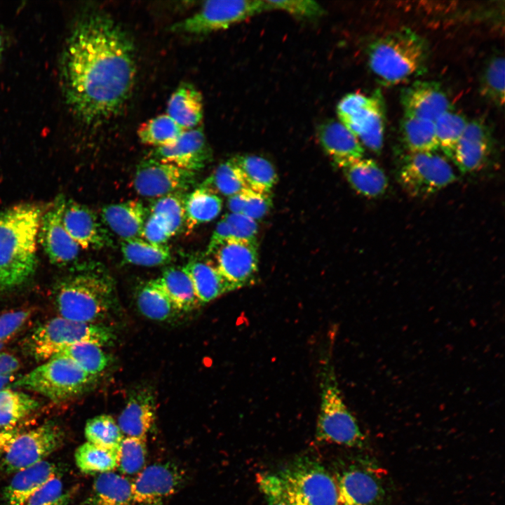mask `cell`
Listing matches in <instances>:
<instances>
[{
  "mask_svg": "<svg viewBox=\"0 0 505 505\" xmlns=\"http://www.w3.org/2000/svg\"><path fill=\"white\" fill-rule=\"evenodd\" d=\"M317 137L338 168L363 156L362 144L340 121L330 120L321 123L317 128Z\"/></svg>",
  "mask_w": 505,
  "mask_h": 505,
  "instance_id": "603a6c76",
  "label": "cell"
},
{
  "mask_svg": "<svg viewBox=\"0 0 505 505\" xmlns=\"http://www.w3.org/2000/svg\"><path fill=\"white\" fill-rule=\"evenodd\" d=\"M171 236L165 220L157 215L149 213L141 237L152 243L164 244Z\"/></svg>",
  "mask_w": 505,
  "mask_h": 505,
  "instance_id": "f5cc1de1",
  "label": "cell"
},
{
  "mask_svg": "<svg viewBox=\"0 0 505 505\" xmlns=\"http://www.w3.org/2000/svg\"><path fill=\"white\" fill-rule=\"evenodd\" d=\"M54 299L61 317L97 323L107 316L114 300L112 277L97 264H80L59 281Z\"/></svg>",
  "mask_w": 505,
  "mask_h": 505,
  "instance_id": "3957f363",
  "label": "cell"
},
{
  "mask_svg": "<svg viewBox=\"0 0 505 505\" xmlns=\"http://www.w3.org/2000/svg\"><path fill=\"white\" fill-rule=\"evenodd\" d=\"M62 224L74 241L83 249L111 246L110 234L93 210L72 200L65 201Z\"/></svg>",
  "mask_w": 505,
  "mask_h": 505,
  "instance_id": "ac0fdd59",
  "label": "cell"
},
{
  "mask_svg": "<svg viewBox=\"0 0 505 505\" xmlns=\"http://www.w3.org/2000/svg\"><path fill=\"white\" fill-rule=\"evenodd\" d=\"M213 256L218 271L234 290L255 280L258 270L257 243L230 238Z\"/></svg>",
  "mask_w": 505,
  "mask_h": 505,
  "instance_id": "2e32d148",
  "label": "cell"
},
{
  "mask_svg": "<svg viewBox=\"0 0 505 505\" xmlns=\"http://www.w3.org/2000/svg\"><path fill=\"white\" fill-rule=\"evenodd\" d=\"M121 250L125 261L136 265L160 266L168 264L172 259L166 244L152 243L140 237L123 240Z\"/></svg>",
  "mask_w": 505,
  "mask_h": 505,
  "instance_id": "836d02e7",
  "label": "cell"
},
{
  "mask_svg": "<svg viewBox=\"0 0 505 505\" xmlns=\"http://www.w3.org/2000/svg\"><path fill=\"white\" fill-rule=\"evenodd\" d=\"M114 331L99 323H86L55 317L37 327L26 339L24 347L36 361L52 358L65 346L79 342H93L100 346L112 345Z\"/></svg>",
  "mask_w": 505,
  "mask_h": 505,
  "instance_id": "8992f818",
  "label": "cell"
},
{
  "mask_svg": "<svg viewBox=\"0 0 505 505\" xmlns=\"http://www.w3.org/2000/svg\"><path fill=\"white\" fill-rule=\"evenodd\" d=\"M368 55L374 74L383 83L394 85L424 71L429 46L420 35L403 28L375 40L369 46Z\"/></svg>",
  "mask_w": 505,
  "mask_h": 505,
  "instance_id": "277c9868",
  "label": "cell"
},
{
  "mask_svg": "<svg viewBox=\"0 0 505 505\" xmlns=\"http://www.w3.org/2000/svg\"><path fill=\"white\" fill-rule=\"evenodd\" d=\"M17 378L14 375H1L0 376V391L11 386V384L13 383Z\"/></svg>",
  "mask_w": 505,
  "mask_h": 505,
  "instance_id": "680465c9",
  "label": "cell"
},
{
  "mask_svg": "<svg viewBox=\"0 0 505 505\" xmlns=\"http://www.w3.org/2000/svg\"><path fill=\"white\" fill-rule=\"evenodd\" d=\"M64 440L63 431L53 422L18 434L0 460L1 469L6 473H15L43 461L62 446Z\"/></svg>",
  "mask_w": 505,
  "mask_h": 505,
  "instance_id": "7c38bea8",
  "label": "cell"
},
{
  "mask_svg": "<svg viewBox=\"0 0 505 505\" xmlns=\"http://www.w3.org/2000/svg\"><path fill=\"white\" fill-rule=\"evenodd\" d=\"M97 376L65 358H51L16 379L11 386L36 392L54 402L76 397L93 386Z\"/></svg>",
  "mask_w": 505,
  "mask_h": 505,
  "instance_id": "52a82bcc",
  "label": "cell"
},
{
  "mask_svg": "<svg viewBox=\"0 0 505 505\" xmlns=\"http://www.w3.org/2000/svg\"><path fill=\"white\" fill-rule=\"evenodd\" d=\"M119 449L107 448L87 441L75 452L76 464L81 471L88 474L112 471L117 468Z\"/></svg>",
  "mask_w": 505,
  "mask_h": 505,
  "instance_id": "8d00e7d4",
  "label": "cell"
},
{
  "mask_svg": "<svg viewBox=\"0 0 505 505\" xmlns=\"http://www.w3.org/2000/svg\"><path fill=\"white\" fill-rule=\"evenodd\" d=\"M404 116L435 121L450 109L449 99L438 83L418 81L400 94Z\"/></svg>",
  "mask_w": 505,
  "mask_h": 505,
  "instance_id": "ffe728a7",
  "label": "cell"
},
{
  "mask_svg": "<svg viewBox=\"0 0 505 505\" xmlns=\"http://www.w3.org/2000/svg\"><path fill=\"white\" fill-rule=\"evenodd\" d=\"M456 176L445 158L435 152L410 153L398 170V181L413 196L432 194L452 183Z\"/></svg>",
  "mask_w": 505,
  "mask_h": 505,
  "instance_id": "8fae6325",
  "label": "cell"
},
{
  "mask_svg": "<svg viewBox=\"0 0 505 505\" xmlns=\"http://www.w3.org/2000/svg\"><path fill=\"white\" fill-rule=\"evenodd\" d=\"M1 48H2V41H1V39L0 37V51L1 50Z\"/></svg>",
  "mask_w": 505,
  "mask_h": 505,
  "instance_id": "91938a15",
  "label": "cell"
},
{
  "mask_svg": "<svg viewBox=\"0 0 505 505\" xmlns=\"http://www.w3.org/2000/svg\"><path fill=\"white\" fill-rule=\"evenodd\" d=\"M59 472L56 464L45 460L18 471L3 490L4 505H23L46 482L59 476Z\"/></svg>",
  "mask_w": 505,
  "mask_h": 505,
  "instance_id": "cb8c5ba5",
  "label": "cell"
},
{
  "mask_svg": "<svg viewBox=\"0 0 505 505\" xmlns=\"http://www.w3.org/2000/svg\"><path fill=\"white\" fill-rule=\"evenodd\" d=\"M201 186L229 197L248 189L232 158L218 165Z\"/></svg>",
  "mask_w": 505,
  "mask_h": 505,
  "instance_id": "ab89813d",
  "label": "cell"
},
{
  "mask_svg": "<svg viewBox=\"0 0 505 505\" xmlns=\"http://www.w3.org/2000/svg\"><path fill=\"white\" fill-rule=\"evenodd\" d=\"M52 358L69 359L85 372L95 376L104 371L110 361L102 346L88 342L65 346Z\"/></svg>",
  "mask_w": 505,
  "mask_h": 505,
  "instance_id": "d590c367",
  "label": "cell"
},
{
  "mask_svg": "<svg viewBox=\"0 0 505 505\" xmlns=\"http://www.w3.org/2000/svg\"><path fill=\"white\" fill-rule=\"evenodd\" d=\"M257 483L267 505H292L285 486L277 473L259 474Z\"/></svg>",
  "mask_w": 505,
  "mask_h": 505,
  "instance_id": "c3c4849f",
  "label": "cell"
},
{
  "mask_svg": "<svg viewBox=\"0 0 505 505\" xmlns=\"http://www.w3.org/2000/svg\"><path fill=\"white\" fill-rule=\"evenodd\" d=\"M339 168L353 189L364 196H379L386 189V176L379 165L372 159L361 158Z\"/></svg>",
  "mask_w": 505,
  "mask_h": 505,
  "instance_id": "83f0119b",
  "label": "cell"
},
{
  "mask_svg": "<svg viewBox=\"0 0 505 505\" xmlns=\"http://www.w3.org/2000/svg\"><path fill=\"white\" fill-rule=\"evenodd\" d=\"M504 64L503 55L492 56L480 78L482 95L498 107H503L504 103Z\"/></svg>",
  "mask_w": 505,
  "mask_h": 505,
  "instance_id": "7bdbcfd3",
  "label": "cell"
},
{
  "mask_svg": "<svg viewBox=\"0 0 505 505\" xmlns=\"http://www.w3.org/2000/svg\"><path fill=\"white\" fill-rule=\"evenodd\" d=\"M222 198L213 191L199 185L184 198L185 224L189 231L196 226L216 218L222 210Z\"/></svg>",
  "mask_w": 505,
  "mask_h": 505,
  "instance_id": "4dcf8cb0",
  "label": "cell"
},
{
  "mask_svg": "<svg viewBox=\"0 0 505 505\" xmlns=\"http://www.w3.org/2000/svg\"><path fill=\"white\" fill-rule=\"evenodd\" d=\"M238 168L248 189L270 194L278 180L273 165L264 158L256 155H238L232 158Z\"/></svg>",
  "mask_w": 505,
  "mask_h": 505,
  "instance_id": "d6a6232c",
  "label": "cell"
},
{
  "mask_svg": "<svg viewBox=\"0 0 505 505\" xmlns=\"http://www.w3.org/2000/svg\"><path fill=\"white\" fill-rule=\"evenodd\" d=\"M87 441L98 446L119 449L123 435L114 419L100 415L88 419L85 426Z\"/></svg>",
  "mask_w": 505,
  "mask_h": 505,
  "instance_id": "b9f144b4",
  "label": "cell"
},
{
  "mask_svg": "<svg viewBox=\"0 0 505 505\" xmlns=\"http://www.w3.org/2000/svg\"><path fill=\"white\" fill-rule=\"evenodd\" d=\"M339 505H382L384 490L376 470L363 461L339 468L334 477Z\"/></svg>",
  "mask_w": 505,
  "mask_h": 505,
  "instance_id": "5bb4252c",
  "label": "cell"
},
{
  "mask_svg": "<svg viewBox=\"0 0 505 505\" xmlns=\"http://www.w3.org/2000/svg\"><path fill=\"white\" fill-rule=\"evenodd\" d=\"M230 238H232L231 230L222 217L213 231L204 255L206 257L213 255L219 246Z\"/></svg>",
  "mask_w": 505,
  "mask_h": 505,
  "instance_id": "db71d44e",
  "label": "cell"
},
{
  "mask_svg": "<svg viewBox=\"0 0 505 505\" xmlns=\"http://www.w3.org/2000/svg\"><path fill=\"white\" fill-rule=\"evenodd\" d=\"M146 458V439L123 437L117 466L121 473L128 476L138 474L145 467Z\"/></svg>",
  "mask_w": 505,
  "mask_h": 505,
  "instance_id": "f6af8a7d",
  "label": "cell"
},
{
  "mask_svg": "<svg viewBox=\"0 0 505 505\" xmlns=\"http://www.w3.org/2000/svg\"><path fill=\"white\" fill-rule=\"evenodd\" d=\"M65 198L59 197L53 206L41 216L39 231L41 244L50 261L64 267L78 257L80 247L65 230L62 213Z\"/></svg>",
  "mask_w": 505,
  "mask_h": 505,
  "instance_id": "d6986e66",
  "label": "cell"
},
{
  "mask_svg": "<svg viewBox=\"0 0 505 505\" xmlns=\"http://www.w3.org/2000/svg\"><path fill=\"white\" fill-rule=\"evenodd\" d=\"M468 121L459 112L448 109L435 121V131L439 148L452 159L456 146Z\"/></svg>",
  "mask_w": 505,
  "mask_h": 505,
  "instance_id": "60d3db41",
  "label": "cell"
},
{
  "mask_svg": "<svg viewBox=\"0 0 505 505\" xmlns=\"http://www.w3.org/2000/svg\"><path fill=\"white\" fill-rule=\"evenodd\" d=\"M20 365V361L14 355L0 351V376L14 375Z\"/></svg>",
  "mask_w": 505,
  "mask_h": 505,
  "instance_id": "11a10c76",
  "label": "cell"
},
{
  "mask_svg": "<svg viewBox=\"0 0 505 505\" xmlns=\"http://www.w3.org/2000/svg\"><path fill=\"white\" fill-rule=\"evenodd\" d=\"M41 209L20 204L0 212V291L19 286L36 268Z\"/></svg>",
  "mask_w": 505,
  "mask_h": 505,
  "instance_id": "7a4b0ae2",
  "label": "cell"
},
{
  "mask_svg": "<svg viewBox=\"0 0 505 505\" xmlns=\"http://www.w3.org/2000/svg\"><path fill=\"white\" fill-rule=\"evenodd\" d=\"M156 420V402L147 389L135 390L118 419V425L126 436L147 439Z\"/></svg>",
  "mask_w": 505,
  "mask_h": 505,
  "instance_id": "7402d4cb",
  "label": "cell"
},
{
  "mask_svg": "<svg viewBox=\"0 0 505 505\" xmlns=\"http://www.w3.org/2000/svg\"><path fill=\"white\" fill-rule=\"evenodd\" d=\"M184 472L171 462L144 467L132 482L134 505H163L184 483Z\"/></svg>",
  "mask_w": 505,
  "mask_h": 505,
  "instance_id": "9a60e30c",
  "label": "cell"
},
{
  "mask_svg": "<svg viewBox=\"0 0 505 505\" xmlns=\"http://www.w3.org/2000/svg\"><path fill=\"white\" fill-rule=\"evenodd\" d=\"M17 435L12 428L4 429L0 427V460Z\"/></svg>",
  "mask_w": 505,
  "mask_h": 505,
  "instance_id": "6f0895ef",
  "label": "cell"
},
{
  "mask_svg": "<svg viewBox=\"0 0 505 505\" xmlns=\"http://www.w3.org/2000/svg\"><path fill=\"white\" fill-rule=\"evenodd\" d=\"M339 121L356 135L362 145L375 153L383 146L385 109L381 93L372 95L351 93L342 98L337 106Z\"/></svg>",
  "mask_w": 505,
  "mask_h": 505,
  "instance_id": "9c48e42d",
  "label": "cell"
},
{
  "mask_svg": "<svg viewBox=\"0 0 505 505\" xmlns=\"http://www.w3.org/2000/svg\"><path fill=\"white\" fill-rule=\"evenodd\" d=\"M277 474L292 505H339L334 477L318 461L298 457Z\"/></svg>",
  "mask_w": 505,
  "mask_h": 505,
  "instance_id": "ba28073f",
  "label": "cell"
},
{
  "mask_svg": "<svg viewBox=\"0 0 505 505\" xmlns=\"http://www.w3.org/2000/svg\"><path fill=\"white\" fill-rule=\"evenodd\" d=\"M32 315L28 309L11 311L0 316V351L24 327Z\"/></svg>",
  "mask_w": 505,
  "mask_h": 505,
  "instance_id": "681fc988",
  "label": "cell"
},
{
  "mask_svg": "<svg viewBox=\"0 0 505 505\" xmlns=\"http://www.w3.org/2000/svg\"><path fill=\"white\" fill-rule=\"evenodd\" d=\"M265 11L281 10L292 15L302 18H316L321 15L323 9L317 2L311 0L264 1Z\"/></svg>",
  "mask_w": 505,
  "mask_h": 505,
  "instance_id": "7dc6e473",
  "label": "cell"
},
{
  "mask_svg": "<svg viewBox=\"0 0 505 505\" xmlns=\"http://www.w3.org/2000/svg\"><path fill=\"white\" fill-rule=\"evenodd\" d=\"M136 300L140 313L150 320L166 321L180 313L157 279L151 280L140 287Z\"/></svg>",
  "mask_w": 505,
  "mask_h": 505,
  "instance_id": "1f68e13d",
  "label": "cell"
},
{
  "mask_svg": "<svg viewBox=\"0 0 505 505\" xmlns=\"http://www.w3.org/2000/svg\"><path fill=\"white\" fill-rule=\"evenodd\" d=\"M203 97L191 83H180L170 97L167 114L183 130L196 128L203 118Z\"/></svg>",
  "mask_w": 505,
  "mask_h": 505,
  "instance_id": "4316f807",
  "label": "cell"
},
{
  "mask_svg": "<svg viewBox=\"0 0 505 505\" xmlns=\"http://www.w3.org/2000/svg\"><path fill=\"white\" fill-rule=\"evenodd\" d=\"M149 210L137 200L105 206L102 222L123 240L141 237Z\"/></svg>",
  "mask_w": 505,
  "mask_h": 505,
  "instance_id": "d4e9b609",
  "label": "cell"
},
{
  "mask_svg": "<svg viewBox=\"0 0 505 505\" xmlns=\"http://www.w3.org/2000/svg\"><path fill=\"white\" fill-rule=\"evenodd\" d=\"M156 279L180 313L192 311L202 305L183 267H168Z\"/></svg>",
  "mask_w": 505,
  "mask_h": 505,
  "instance_id": "f546056e",
  "label": "cell"
},
{
  "mask_svg": "<svg viewBox=\"0 0 505 505\" xmlns=\"http://www.w3.org/2000/svg\"><path fill=\"white\" fill-rule=\"evenodd\" d=\"M185 195L177 192L158 198L148 210L149 213L157 215L165 220L172 236L179 233L185 224Z\"/></svg>",
  "mask_w": 505,
  "mask_h": 505,
  "instance_id": "ee69618b",
  "label": "cell"
},
{
  "mask_svg": "<svg viewBox=\"0 0 505 505\" xmlns=\"http://www.w3.org/2000/svg\"><path fill=\"white\" fill-rule=\"evenodd\" d=\"M272 206L270 194L245 189V201L242 214L257 221L263 218Z\"/></svg>",
  "mask_w": 505,
  "mask_h": 505,
  "instance_id": "816d5d0a",
  "label": "cell"
},
{
  "mask_svg": "<svg viewBox=\"0 0 505 505\" xmlns=\"http://www.w3.org/2000/svg\"><path fill=\"white\" fill-rule=\"evenodd\" d=\"M30 395L9 388L0 391V427L11 429L39 408Z\"/></svg>",
  "mask_w": 505,
  "mask_h": 505,
  "instance_id": "74e56055",
  "label": "cell"
},
{
  "mask_svg": "<svg viewBox=\"0 0 505 505\" xmlns=\"http://www.w3.org/2000/svg\"><path fill=\"white\" fill-rule=\"evenodd\" d=\"M400 132L410 153L435 152L439 149L433 121L404 116Z\"/></svg>",
  "mask_w": 505,
  "mask_h": 505,
  "instance_id": "e575fe53",
  "label": "cell"
},
{
  "mask_svg": "<svg viewBox=\"0 0 505 505\" xmlns=\"http://www.w3.org/2000/svg\"><path fill=\"white\" fill-rule=\"evenodd\" d=\"M81 505H134L132 482L112 471L100 473Z\"/></svg>",
  "mask_w": 505,
  "mask_h": 505,
  "instance_id": "f1b7e54d",
  "label": "cell"
},
{
  "mask_svg": "<svg viewBox=\"0 0 505 505\" xmlns=\"http://www.w3.org/2000/svg\"><path fill=\"white\" fill-rule=\"evenodd\" d=\"M213 156L201 126L184 130L177 140L169 145L155 147L149 159L175 165L196 173L203 168Z\"/></svg>",
  "mask_w": 505,
  "mask_h": 505,
  "instance_id": "e0dca14e",
  "label": "cell"
},
{
  "mask_svg": "<svg viewBox=\"0 0 505 505\" xmlns=\"http://www.w3.org/2000/svg\"><path fill=\"white\" fill-rule=\"evenodd\" d=\"M183 267L192 282L196 297L201 304L210 302L234 290L222 277L214 261L208 257L203 255L191 258Z\"/></svg>",
  "mask_w": 505,
  "mask_h": 505,
  "instance_id": "484cf974",
  "label": "cell"
},
{
  "mask_svg": "<svg viewBox=\"0 0 505 505\" xmlns=\"http://www.w3.org/2000/svg\"><path fill=\"white\" fill-rule=\"evenodd\" d=\"M245 201V189L229 197L227 207L231 213H241Z\"/></svg>",
  "mask_w": 505,
  "mask_h": 505,
  "instance_id": "9f6ffc18",
  "label": "cell"
},
{
  "mask_svg": "<svg viewBox=\"0 0 505 505\" xmlns=\"http://www.w3.org/2000/svg\"><path fill=\"white\" fill-rule=\"evenodd\" d=\"M195 174L175 165L147 158L137 166L133 187L142 196L158 198L187 190L194 183Z\"/></svg>",
  "mask_w": 505,
  "mask_h": 505,
  "instance_id": "4fadbf2b",
  "label": "cell"
},
{
  "mask_svg": "<svg viewBox=\"0 0 505 505\" xmlns=\"http://www.w3.org/2000/svg\"><path fill=\"white\" fill-rule=\"evenodd\" d=\"M183 130L170 116L165 114L142 123L137 133L143 144L159 147L174 143Z\"/></svg>",
  "mask_w": 505,
  "mask_h": 505,
  "instance_id": "f35d334b",
  "label": "cell"
},
{
  "mask_svg": "<svg viewBox=\"0 0 505 505\" xmlns=\"http://www.w3.org/2000/svg\"><path fill=\"white\" fill-rule=\"evenodd\" d=\"M223 218L229 227L232 238L257 243V221L241 213H229Z\"/></svg>",
  "mask_w": 505,
  "mask_h": 505,
  "instance_id": "f907efd6",
  "label": "cell"
},
{
  "mask_svg": "<svg viewBox=\"0 0 505 505\" xmlns=\"http://www.w3.org/2000/svg\"><path fill=\"white\" fill-rule=\"evenodd\" d=\"M70 500L71 493L65 489L58 476L37 490L23 505H67Z\"/></svg>",
  "mask_w": 505,
  "mask_h": 505,
  "instance_id": "bcb514c9",
  "label": "cell"
},
{
  "mask_svg": "<svg viewBox=\"0 0 505 505\" xmlns=\"http://www.w3.org/2000/svg\"><path fill=\"white\" fill-rule=\"evenodd\" d=\"M491 149V137L486 124L480 119L468 122L452 157L463 173L477 170L485 162Z\"/></svg>",
  "mask_w": 505,
  "mask_h": 505,
  "instance_id": "44dd1931",
  "label": "cell"
},
{
  "mask_svg": "<svg viewBox=\"0 0 505 505\" xmlns=\"http://www.w3.org/2000/svg\"><path fill=\"white\" fill-rule=\"evenodd\" d=\"M332 365L330 360L325 361L321 369L316 439L319 443L361 447L365 436L344 401Z\"/></svg>",
  "mask_w": 505,
  "mask_h": 505,
  "instance_id": "5b68a950",
  "label": "cell"
},
{
  "mask_svg": "<svg viewBox=\"0 0 505 505\" xmlns=\"http://www.w3.org/2000/svg\"><path fill=\"white\" fill-rule=\"evenodd\" d=\"M264 11V1H208L191 16L173 24L170 30L179 34H205L226 29Z\"/></svg>",
  "mask_w": 505,
  "mask_h": 505,
  "instance_id": "30bf717a",
  "label": "cell"
},
{
  "mask_svg": "<svg viewBox=\"0 0 505 505\" xmlns=\"http://www.w3.org/2000/svg\"><path fill=\"white\" fill-rule=\"evenodd\" d=\"M136 74L135 50L128 32L100 9L77 20L63 56L66 100L84 123L116 116L128 100Z\"/></svg>",
  "mask_w": 505,
  "mask_h": 505,
  "instance_id": "6da1fadb",
  "label": "cell"
}]
</instances>
